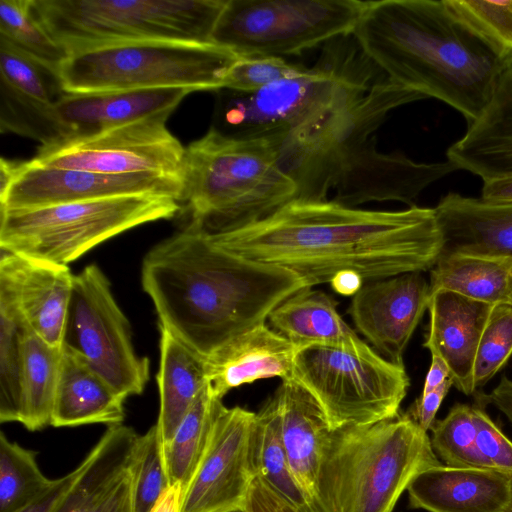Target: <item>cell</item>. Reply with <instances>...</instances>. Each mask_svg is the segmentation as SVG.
<instances>
[{"label":"cell","mask_w":512,"mask_h":512,"mask_svg":"<svg viewBox=\"0 0 512 512\" xmlns=\"http://www.w3.org/2000/svg\"><path fill=\"white\" fill-rule=\"evenodd\" d=\"M23 367L20 421L37 431L51 425L62 349L46 343L26 325L22 334Z\"/></svg>","instance_id":"f546056e"},{"label":"cell","mask_w":512,"mask_h":512,"mask_svg":"<svg viewBox=\"0 0 512 512\" xmlns=\"http://www.w3.org/2000/svg\"><path fill=\"white\" fill-rule=\"evenodd\" d=\"M25 323L12 303L0 296V421L19 422Z\"/></svg>","instance_id":"e575fe53"},{"label":"cell","mask_w":512,"mask_h":512,"mask_svg":"<svg viewBox=\"0 0 512 512\" xmlns=\"http://www.w3.org/2000/svg\"><path fill=\"white\" fill-rule=\"evenodd\" d=\"M446 155L458 169L483 181L512 175V63L483 113Z\"/></svg>","instance_id":"603a6c76"},{"label":"cell","mask_w":512,"mask_h":512,"mask_svg":"<svg viewBox=\"0 0 512 512\" xmlns=\"http://www.w3.org/2000/svg\"><path fill=\"white\" fill-rule=\"evenodd\" d=\"M182 178L189 224L206 234L253 224L297 199L270 137L234 138L210 128L185 147Z\"/></svg>","instance_id":"8992f818"},{"label":"cell","mask_w":512,"mask_h":512,"mask_svg":"<svg viewBox=\"0 0 512 512\" xmlns=\"http://www.w3.org/2000/svg\"><path fill=\"white\" fill-rule=\"evenodd\" d=\"M297 348L265 323L236 336L207 362L214 396L222 399L243 384L272 377L288 379Z\"/></svg>","instance_id":"7402d4cb"},{"label":"cell","mask_w":512,"mask_h":512,"mask_svg":"<svg viewBox=\"0 0 512 512\" xmlns=\"http://www.w3.org/2000/svg\"><path fill=\"white\" fill-rule=\"evenodd\" d=\"M141 282L159 327L206 361L236 336L265 323L287 298L312 287L288 269L216 246L190 224L149 250Z\"/></svg>","instance_id":"7a4b0ae2"},{"label":"cell","mask_w":512,"mask_h":512,"mask_svg":"<svg viewBox=\"0 0 512 512\" xmlns=\"http://www.w3.org/2000/svg\"><path fill=\"white\" fill-rule=\"evenodd\" d=\"M228 0H32L35 15L68 55L101 46L212 43Z\"/></svg>","instance_id":"52a82bcc"},{"label":"cell","mask_w":512,"mask_h":512,"mask_svg":"<svg viewBox=\"0 0 512 512\" xmlns=\"http://www.w3.org/2000/svg\"><path fill=\"white\" fill-rule=\"evenodd\" d=\"M352 36L389 80L445 102L468 124L512 63V55L455 17L444 0L368 1Z\"/></svg>","instance_id":"3957f363"},{"label":"cell","mask_w":512,"mask_h":512,"mask_svg":"<svg viewBox=\"0 0 512 512\" xmlns=\"http://www.w3.org/2000/svg\"><path fill=\"white\" fill-rule=\"evenodd\" d=\"M0 83L44 106L54 105L66 92L59 71L0 37Z\"/></svg>","instance_id":"d6a6232c"},{"label":"cell","mask_w":512,"mask_h":512,"mask_svg":"<svg viewBox=\"0 0 512 512\" xmlns=\"http://www.w3.org/2000/svg\"><path fill=\"white\" fill-rule=\"evenodd\" d=\"M250 458L255 476L262 478L301 512H314L293 476L282 439L277 403L272 395L255 413L250 438Z\"/></svg>","instance_id":"4dcf8cb0"},{"label":"cell","mask_w":512,"mask_h":512,"mask_svg":"<svg viewBox=\"0 0 512 512\" xmlns=\"http://www.w3.org/2000/svg\"><path fill=\"white\" fill-rule=\"evenodd\" d=\"M130 469L134 512H149L170 486L164 467L163 445L156 425L144 435H138Z\"/></svg>","instance_id":"74e56055"},{"label":"cell","mask_w":512,"mask_h":512,"mask_svg":"<svg viewBox=\"0 0 512 512\" xmlns=\"http://www.w3.org/2000/svg\"><path fill=\"white\" fill-rule=\"evenodd\" d=\"M80 472L78 465L67 475L53 480L51 486L38 498L25 506L19 512H53L54 508L71 488Z\"/></svg>","instance_id":"bcb514c9"},{"label":"cell","mask_w":512,"mask_h":512,"mask_svg":"<svg viewBox=\"0 0 512 512\" xmlns=\"http://www.w3.org/2000/svg\"><path fill=\"white\" fill-rule=\"evenodd\" d=\"M432 360L430 368L425 378V383L421 394H427L436 390L448 378H450V370L446 362L437 355H431ZM451 379V378H450Z\"/></svg>","instance_id":"681fc988"},{"label":"cell","mask_w":512,"mask_h":512,"mask_svg":"<svg viewBox=\"0 0 512 512\" xmlns=\"http://www.w3.org/2000/svg\"><path fill=\"white\" fill-rule=\"evenodd\" d=\"M487 401L499 409L512 424V380L502 376L499 384L486 395Z\"/></svg>","instance_id":"7dc6e473"},{"label":"cell","mask_w":512,"mask_h":512,"mask_svg":"<svg viewBox=\"0 0 512 512\" xmlns=\"http://www.w3.org/2000/svg\"><path fill=\"white\" fill-rule=\"evenodd\" d=\"M494 306L447 290L430 294L423 346L446 362L453 385L466 395L476 391L473 372L477 348Z\"/></svg>","instance_id":"d6986e66"},{"label":"cell","mask_w":512,"mask_h":512,"mask_svg":"<svg viewBox=\"0 0 512 512\" xmlns=\"http://www.w3.org/2000/svg\"><path fill=\"white\" fill-rule=\"evenodd\" d=\"M442 464L407 414L330 430L321 445L314 512H393L412 480Z\"/></svg>","instance_id":"5b68a950"},{"label":"cell","mask_w":512,"mask_h":512,"mask_svg":"<svg viewBox=\"0 0 512 512\" xmlns=\"http://www.w3.org/2000/svg\"><path fill=\"white\" fill-rule=\"evenodd\" d=\"M36 454L0 433V512H19L53 483L39 469Z\"/></svg>","instance_id":"836d02e7"},{"label":"cell","mask_w":512,"mask_h":512,"mask_svg":"<svg viewBox=\"0 0 512 512\" xmlns=\"http://www.w3.org/2000/svg\"><path fill=\"white\" fill-rule=\"evenodd\" d=\"M238 512H244V511H238Z\"/></svg>","instance_id":"db71d44e"},{"label":"cell","mask_w":512,"mask_h":512,"mask_svg":"<svg viewBox=\"0 0 512 512\" xmlns=\"http://www.w3.org/2000/svg\"><path fill=\"white\" fill-rule=\"evenodd\" d=\"M181 495L180 484L170 485L149 512H180Z\"/></svg>","instance_id":"f907efd6"},{"label":"cell","mask_w":512,"mask_h":512,"mask_svg":"<svg viewBox=\"0 0 512 512\" xmlns=\"http://www.w3.org/2000/svg\"><path fill=\"white\" fill-rule=\"evenodd\" d=\"M512 356V304L494 306L482 332L473 372L475 389L483 387Z\"/></svg>","instance_id":"ab89813d"},{"label":"cell","mask_w":512,"mask_h":512,"mask_svg":"<svg viewBox=\"0 0 512 512\" xmlns=\"http://www.w3.org/2000/svg\"><path fill=\"white\" fill-rule=\"evenodd\" d=\"M430 286L422 272L364 283L348 313L357 330L385 357L403 364L406 346L428 307Z\"/></svg>","instance_id":"2e32d148"},{"label":"cell","mask_w":512,"mask_h":512,"mask_svg":"<svg viewBox=\"0 0 512 512\" xmlns=\"http://www.w3.org/2000/svg\"><path fill=\"white\" fill-rule=\"evenodd\" d=\"M87 512H134L130 463Z\"/></svg>","instance_id":"7bdbcfd3"},{"label":"cell","mask_w":512,"mask_h":512,"mask_svg":"<svg viewBox=\"0 0 512 512\" xmlns=\"http://www.w3.org/2000/svg\"><path fill=\"white\" fill-rule=\"evenodd\" d=\"M123 398L88 362L63 346L51 425L122 424Z\"/></svg>","instance_id":"cb8c5ba5"},{"label":"cell","mask_w":512,"mask_h":512,"mask_svg":"<svg viewBox=\"0 0 512 512\" xmlns=\"http://www.w3.org/2000/svg\"><path fill=\"white\" fill-rule=\"evenodd\" d=\"M171 113L153 114L91 136L40 146L32 160L60 169L182 177L185 147L166 126Z\"/></svg>","instance_id":"4fadbf2b"},{"label":"cell","mask_w":512,"mask_h":512,"mask_svg":"<svg viewBox=\"0 0 512 512\" xmlns=\"http://www.w3.org/2000/svg\"><path fill=\"white\" fill-rule=\"evenodd\" d=\"M434 211L443 237L441 254L512 258V202L449 193Z\"/></svg>","instance_id":"44dd1931"},{"label":"cell","mask_w":512,"mask_h":512,"mask_svg":"<svg viewBox=\"0 0 512 512\" xmlns=\"http://www.w3.org/2000/svg\"><path fill=\"white\" fill-rule=\"evenodd\" d=\"M189 93L178 88L65 93L45 111L46 145L91 136L153 114L173 112Z\"/></svg>","instance_id":"ac0fdd59"},{"label":"cell","mask_w":512,"mask_h":512,"mask_svg":"<svg viewBox=\"0 0 512 512\" xmlns=\"http://www.w3.org/2000/svg\"><path fill=\"white\" fill-rule=\"evenodd\" d=\"M304 288L278 305L268 316L271 328L297 349L329 345L369 353L373 349L343 320L337 302L320 290Z\"/></svg>","instance_id":"484cf974"},{"label":"cell","mask_w":512,"mask_h":512,"mask_svg":"<svg viewBox=\"0 0 512 512\" xmlns=\"http://www.w3.org/2000/svg\"><path fill=\"white\" fill-rule=\"evenodd\" d=\"M452 385V380L448 378L436 390L427 394H421L406 411V414L416 422L421 429L428 432L436 420L435 416Z\"/></svg>","instance_id":"f6af8a7d"},{"label":"cell","mask_w":512,"mask_h":512,"mask_svg":"<svg viewBox=\"0 0 512 512\" xmlns=\"http://www.w3.org/2000/svg\"><path fill=\"white\" fill-rule=\"evenodd\" d=\"M288 379L315 399L331 430L397 417L410 385L404 365L374 350L317 344L297 349Z\"/></svg>","instance_id":"30bf717a"},{"label":"cell","mask_w":512,"mask_h":512,"mask_svg":"<svg viewBox=\"0 0 512 512\" xmlns=\"http://www.w3.org/2000/svg\"><path fill=\"white\" fill-rule=\"evenodd\" d=\"M368 1L228 0L212 43L238 57L299 55L352 34Z\"/></svg>","instance_id":"8fae6325"},{"label":"cell","mask_w":512,"mask_h":512,"mask_svg":"<svg viewBox=\"0 0 512 512\" xmlns=\"http://www.w3.org/2000/svg\"><path fill=\"white\" fill-rule=\"evenodd\" d=\"M19 162L0 159V197L3 196L11 186Z\"/></svg>","instance_id":"f5cc1de1"},{"label":"cell","mask_w":512,"mask_h":512,"mask_svg":"<svg viewBox=\"0 0 512 512\" xmlns=\"http://www.w3.org/2000/svg\"><path fill=\"white\" fill-rule=\"evenodd\" d=\"M272 396L293 476L312 506L321 445L330 426L315 399L294 381L282 380Z\"/></svg>","instance_id":"d4e9b609"},{"label":"cell","mask_w":512,"mask_h":512,"mask_svg":"<svg viewBox=\"0 0 512 512\" xmlns=\"http://www.w3.org/2000/svg\"><path fill=\"white\" fill-rule=\"evenodd\" d=\"M450 12L504 55H512V0H444Z\"/></svg>","instance_id":"f35d334b"},{"label":"cell","mask_w":512,"mask_h":512,"mask_svg":"<svg viewBox=\"0 0 512 512\" xmlns=\"http://www.w3.org/2000/svg\"><path fill=\"white\" fill-rule=\"evenodd\" d=\"M433 452L443 464L481 468L476 449V421L472 405L456 403L430 428Z\"/></svg>","instance_id":"8d00e7d4"},{"label":"cell","mask_w":512,"mask_h":512,"mask_svg":"<svg viewBox=\"0 0 512 512\" xmlns=\"http://www.w3.org/2000/svg\"><path fill=\"white\" fill-rule=\"evenodd\" d=\"M483 182L481 198L489 201L512 202V175Z\"/></svg>","instance_id":"c3c4849f"},{"label":"cell","mask_w":512,"mask_h":512,"mask_svg":"<svg viewBox=\"0 0 512 512\" xmlns=\"http://www.w3.org/2000/svg\"><path fill=\"white\" fill-rule=\"evenodd\" d=\"M244 512H301L296 506L272 489L262 478L255 476Z\"/></svg>","instance_id":"ee69618b"},{"label":"cell","mask_w":512,"mask_h":512,"mask_svg":"<svg viewBox=\"0 0 512 512\" xmlns=\"http://www.w3.org/2000/svg\"><path fill=\"white\" fill-rule=\"evenodd\" d=\"M429 286L430 294L447 290L494 305L512 304V258L440 254L431 268Z\"/></svg>","instance_id":"83f0119b"},{"label":"cell","mask_w":512,"mask_h":512,"mask_svg":"<svg viewBox=\"0 0 512 512\" xmlns=\"http://www.w3.org/2000/svg\"><path fill=\"white\" fill-rule=\"evenodd\" d=\"M183 178L155 172L105 174L19 162L1 209H25L136 194L183 196Z\"/></svg>","instance_id":"9a60e30c"},{"label":"cell","mask_w":512,"mask_h":512,"mask_svg":"<svg viewBox=\"0 0 512 512\" xmlns=\"http://www.w3.org/2000/svg\"><path fill=\"white\" fill-rule=\"evenodd\" d=\"M409 508L428 512H512V476L439 464L407 488Z\"/></svg>","instance_id":"ffe728a7"},{"label":"cell","mask_w":512,"mask_h":512,"mask_svg":"<svg viewBox=\"0 0 512 512\" xmlns=\"http://www.w3.org/2000/svg\"><path fill=\"white\" fill-rule=\"evenodd\" d=\"M315 64L255 92L216 91L211 128L234 138H301L349 111L385 76L352 34L325 44Z\"/></svg>","instance_id":"277c9868"},{"label":"cell","mask_w":512,"mask_h":512,"mask_svg":"<svg viewBox=\"0 0 512 512\" xmlns=\"http://www.w3.org/2000/svg\"><path fill=\"white\" fill-rule=\"evenodd\" d=\"M206 236L232 254L288 269L312 287L345 272L364 283L423 272L443 247L434 208L379 211L329 200H295L253 224Z\"/></svg>","instance_id":"6da1fadb"},{"label":"cell","mask_w":512,"mask_h":512,"mask_svg":"<svg viewBox=\"0 0 512 512\" xmlns=\"http://www.w3.org/2000/svg\"><path fill=\"white\" fill-rule=\"evenodd\" d=\"M254 418L247 409L218 403L205 452L182 491L180 512L244 511L255 477L250 458Z\"/></svg>","instance_id":"5bb4252c"},{"label":"cell","mask_w":512,"mask_h":512,"mask_svg":"<svg viewBox=\"0 0 512 512\" xmlns=\"http://www.w3.org/2000/svg\"><path fill=\"white\" fill-rule=\"evenodd\" d=\"M308 67L293 64L282 57H242L231 68L226 89L237 92H255L280 80L302 74Z\"/></svg>","instance_id":"60d3db41"},{"label":"cell","mask_w":512,"mask_h":512,"mask_svg":"<svg viewBox=\"0 0 512 512\" xmlns=\"http://www.w3.org/2000/svg\"><path fill=\"white\" fill-rule=\"evenodd\" d=\"M63 346L82 356L123 397L140 395L150 362L133 345L130 323L96 264L74 275Z\"/></svg>","instance_id":"7c38bea8"},{"label":"cell","mask_w":512,"mask_h":512,"mask_svg":"<svg viewBox=\"0 0 512 512\" xmlns=\"http://www.w3.org/2000/svg\"><path fill=\"white\" fill-rule=\"evenodd\" d=\"M173 197L136 194L25 209L0 208L2 251L68 266L102 242L139 225L174 217Z\"/></svg>","instance_id":"9c48e42d"},{"label":"cell","mask_w":512,"mask_h":512,"mask_svg":"<svg viewBox=\"0 0 512 512\" xmlns=\"http://www.w3.org/2000/svg\"><path fill=\"white\" fill-rule=\"evenodd\" d=\"M238 59L214 43L134 42L70 54L60 65L59 76L64 91L71 94L173 88L218 91Z\"/></svg>","instance_id":"ba28073f"},{"label":"cell","mask_w":512,"mask_h":512,"mask_svg":"<svg viewBox=\"0 0 512 512\" xmlns=\"http://www.w3.org/2000/svg\"><path fill=\"white\" fill-rule=\"evenodd\" d=\"M330 284L336 293L348 296L356 294L363 286L364 281L356 273L345 272L336 276Z\"/></svg>","instance_id":"816d5d0a"},{"label":"cell","mask_w":512,"mask_h":512,"mask_svg":"<svg viewBox=\"0 0 512 512\" xmlns=\"http://www.w3.org/2000/svg\"><path fill=\"white\" fill-rule=\"evenodd\" d=\"M0 37L58 71L68 57L35 15L32 0L0 1Z\"/></svg>","instance_id":"d590c367"},{"label":"cell","mask_w":512,"mask_h":512,"mask_svg":"<svg viewBox=\"0 0 512 512\" xmlns=\"http://www.w3.org/2000/svg\"><path fill=\"white\" fill-rule=\"evenodd\" d=\"M160 330V362L156 376L159 414L156 422L166 445L208 383L207 362L168 330Z\"/></svg>","instance_id":"4316f807"},{"label":"cell","mask_w":512,"mask_h":512,"mask_svg":"<svg viewBox=\"0 0 512 512\" xmlns=\"http://www.w3.org/2000/svg\"><path fill=\"white\" fill-rule=\"evenodd\" d=\"M138 435L123 424L111 425L79 464V475L53 512H87L128 467Z\"/></svg>","instance_id":"f1b7e54d"},{"label":"cell","mask_w":512,"mask_h":512,"mask_svg":"<svg viewBox=\"0 0 512 512\" xmlns=\"http://www.w3.org/2000/svg\"><path fill=\"white\" fill-rule=\"evenodd\" d=\"M209 383L188 411L172 439L163 446V460L169 484L182 491L191 480L207 447L218 403Z\"/></svg>","instance_id":"1f68e13d"},{"label":"cell","mask_w":512,"mask_h":512,"mask_svg":"<svg viewBox=\"0 0 512 512\" xmlns=\"http://www.w3.org/2000/svg\"><path fill=\"white\" fill-rule=\"evenodd\" d=\"M482 395L472 405L476 421V449L480 467L512 476V441L502 432L485 410Z\"/></svg>","instance_id":"b9f144b4"},{"label":"cell","mask_w":512,"mask_h":512,"mask_svg":"<svg viewBox=\"0 0 512 512\" xmlns=\"http://www.w3.org/2000/svg\"><path fill=\"white\" fill-rule=\"evenodd\" d=\"M74 275L66 265L4 252L0 296L9 300L25 325L62 349Z\"/></svg>","instance_id":"e0dca14e"}]
</instances>
